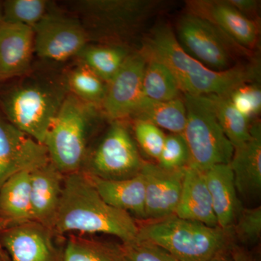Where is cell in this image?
Returning <instances> with one entry per match:
<instances>
[{
  "instance_id": "cell-14",
  "label": "cell",
  "mask_w": 261,
  "mask_h": 261,
  "mask_svg": "<svg viewBox=\"0 0 261 261\" xmlns=\"http://www.w3.org/2000/svg\"><path fill=\"white\" fill-rule=\"evenodd\" d=\"M186 168L168 170L156 163L144 162L140 173L145 185V221L175 215Z\"/></svg>"
},
{
  "instance_id": "cell-20",
  "label": "cell",
  "mask_w": 261,
  "mask_h": 261,
  "mask_svg": "<svg viewBox=\"0 0 261 261\" xmlns=\"http://www.w3.org/2000/svg\"><path fill=\"white\" fill-rule=\"evenodd\" d=\"M175 216L213 227L219 226L204 171L190 166L185 168L181 196Z\"/></svg>"
},
{
  "instance_id": "cell-34",
  "label": "cell",
  "mask_w": 261,
  "mask_h": 261,
  "mask_svg": "<svg viewBox=\"0 0 261 261\" xmlns=\"http://www.w3.org/2000/svg\"><path fill=\"white\" fill-rule=\"evenodd\" d=\"M234 108L247 119L258 116L261 111V90L256 82L244 84L228 95Z\"/></svg>"
},
{
  "instance_id": "cell-40",
  "label": "cell",
  "mask_w": 261,
  "mask_h": 261,
  "mask_svg": "<svg viewBox=\"0 0 261 261\" xmlns=\"http://www.w3.org/2000/svg\"><path fill=\"white\" fill-rule=\"evenodd\" d=\"M0 261H3V259H2L1 257H0Z\"/></svg>"
},
{
  "instance_id": "cell-31",
  "label": "cell",
  "mask_w": 261,
  "mask_h": 261,
  "mask_svg": "<svg viewBox=\"0 0 261 261\" xmlns=\"http://www.w3.org/2000/svg\"><path fill=\"white\" fill-rule=\"evenodd\" d=\"M188 146L181 134L166 135L161 155L157 163L161 168L168 170L181 169L190 165Z\"/></svg>"
},
{
  "instance_id": "cell-9",
  "label": "cell",
  "mask_w": 261,
  "mask_h": 261,
  "mask_svg": "<svg viewBox=\"0 0 261 261\" xmlns=\"http://www.w3.org/2000/svg\"><path fill=\"white\" fill-rule=\"evenodd\" d=\"M34 53L39 58L63 62L77 56L88 44L89 34L80 20L47 13L33 28Z\"/></svg>"
},
{
  "instance_id": "cell-5",
  "label": "cell",
  "mask_w": 261,
  "mask_h": 261,
  "mask_svg": "<svg viewBox=\"0 0 261 261\" xmlns=\"http://www.w3.org/2000/svg\"><path fill=\"white\" fill-rule=\"evenodd\" d=\"M100 110L70 93L65 98L44 142L49 161L64 176L82 170Z\"/></svg>"
},
{
  "instance_id": "cell-38",
  "label": "cell",
  "mask_w": 261,
  "mask_h": 261,
  "mask_svg": "<svg viewBox=\"0 0 261 261\" xmlns=\"http://www.w3.org/2000/svg\"><path fill=\"white\" fill-rule=\"evenodd\" d=\"M209 261H228L227 259L224 256V255H219V256H217L214 257V258L211 259V260Z\"/></svg>"
},
{
  "instance_id": "cell-16",
  "label": "cell",
  "mask_w": 261,
  "mask_h": 261,
  "mask_svg": "<svg viewBox=\"0 0 261 261\" xmlns=\"http://www.w3.org/2000/svg\"><path fill=\"white\" fill-rule=\"evenodd\" d=\"M34 53L32 28L0 22V80L25 75Z\"/></svg>"
},
{
  "instance_id": "cell-27",
  "label": "cell",
  "mask_w": 261,
  "mask_h": 261,
  "mask_svg": "<svg viewBox=\"0 0 261 261\" xmlns=\"http://www.w3.org/2000/svg\"><path fill=\"white\" fill-rule=\"evenodd\" d=\"M63 261H125L119 245L70 236L63 248Z\"/></svg>"
},
{
  "instance_id": "cell-39",
  "label": "cell",
  "mask_w": 261,
  "mask_h": 261,
  "mask_svg": "<svg viewBox=\"0 0 261 261\" xmlns=\"http://www.w3.org/2000/svg\"><path fill=\"white\" fill-rule=\"evenodd\" d=\"M1 18H2V9H1V7H0V22H1Z\"/></svg>"
},
{
  "instance_id": "cell-28",
  "label": "cell",
  "mask_w": 261,
  "mask_h": 261,
  "mask_svg": "<svg viewBox=\"0 0 261 261\" xmlns=\"http://www.w3.org/2000/svg\"><path fill=\"white\" fill-rule=\"evenodd\" d=\"M65 83L69 93L84 102L101 108L108 84L88 67L79 63L67 75Z\"/></svg>"
},
{
  "instance_id": "cell-32",
  "label": "cell",
  "mask_w": 261,
  "mask_h": 261,
  "mask_svg": "<svg viewBox=\"0 0 261 261\" xmlns=\"http://www.w3.org/2000/svg\"><path fill=\"white\" fill-rule=\"evenodd\" d=\"M120 248L125 261H178L163 247L140 238L122 243Z\"/></svg>"
},
{
  "instance_id": "cell-15",
  "label": "cell",
  "mask_w": 261,
  "mask_h": 261,
  "mask_svg": "<svg viewBox=\"0 0 261 261\" xmlns=\"http://www.w3.org/2000/svg\"><path fill=\"white\" fill-rule=\"evenodd\" d=\"M188 13L207 20L245 49L256 44L258 27L255 20L247 18L226 1L195 0L187 3Z\"/></svg>"
},
{
  "instance_id": "cell-30",
  "label": "cell",
  "mask_w": 261,
  "mask_h": 261,
  "mask_svg": "<svg viewBox=\"0 0 261 261\" xmlns=\"http://www.w3.org/2000/svg\"><path fill=\"white\" fill-rule=\"evenodd\" d=\"M135 140L149 159L157 162L162 151L166 135L163 130L144 120L135 119L133 123Z\"/></svg>"
},
{
  "instance_id": "cell-10",
  "label": "cell",
  "mask_w": 261,
  "mask_h": 261,
  "mask_svg": "<svg viewBox=\"0 0 261 261\" xmlns=\"http://www.w3.org/2000/svg\"><path fill=\"white\" fill-rule=\"evenodd\" d=\"M77 8L92 28L108 34L135 30L157 9L152 0H83Z\"/></svg>"
},
{
  "instance_id": "cell-7",
  "label": "cell",
  "mask_w": 261,
  "mask_h": 261,
  "mask_svg": "<svg viewBox=\"0 0 261 261\" xmlns=\"http://www.w3.org/2000/svg\"><path fill=\"white\" fill-rule=\"evenodd\" d=\"M175 35L189 56L215 71L233 68L234 56L250 53L205 19L190 13L178 19Z\"/></svg>"
},
{
  "instance_id": "cell-8",
  "label": "cell",
  "mask_w": 261,
  "mask_h": 261,
  "mask_svg": "<svg viewBox=\"0 0 261 261\" xmlns=\"http://www.w3.org/2000/svg\"><path fill=\"white\" fill-rule=\"evenodd\" d=\"M144 162L124 122L114 121L81 171L102 179H126L140 174Z\"/></svg>"
},
{
  "instance_id": "cell-1",
  "label": "cell",
  "mask_w": 261,
  "mask_h": 261,
  "mask_svg": "<svg viewBox=\"0 0 261 261\" xmlns=\"http://www.w3.org/2000/svg\"><path fill=\"white\" fill-rule=\"evenodd\" d=\"M140 51L166 65L184 94L228 96L240 85L260 78V68L255 63L236 65L224 71L207 68L184 50L175 33L166 25L152 29Z\"/></svg>"
},
{
  "instance_id": "cell-2",
  "label": "cell",
  "mask_w": 261,
  "mask_h": 261,
  "mask_svg": "<svg viewBox=\"0 0 261 261\" xmlns=\"http://www.w3.org/2000/svg\"><path fill=\"white\" fill-rule=\"evenodd\" d=\"M140 225L132 215L108 205L82 171L65 175L53 231L106 233L128 243L138 238Z\"/></svg>"
},
{
  "instance_id": "cell-26",
  "label": "cell",
  "mask_w": 261,
  "mask_h": 261,
  "mask_svg": "<svg viewBox=\"0 0 261 261\" xmlns=\"http://www.w3.org/2000/svg\"><path fill=\"white\" fill-rule=\"evenodd\" d=\"M215 113L223 132L234 147L252 137L250 121L243 116L230 101L228 96L210 95Z\"/></svg>"
},
{
  "instance_id": "cell-23",
  "label": "cell",
  "mask_w": 261,
  "mask_h": 261,
  "mask_svg": "<svg viewBox=\"0 0 261 261\" xmlns=\"http://www.w3.org/2000/svg\"><path fill=\"white\" fill-rule=\"evenodd\" d=\"M130 118L150 122L162 130L181 134L187 121L184 98L168 101H154L143 97Z\"/></svg>"
},
{
  "instance_id": "cell-17",
  "label": "cell",
  "mask_w": 261,
  "mask_h": 261,
  "mask_svg": "<svg viewBox=\"0 0 261 261\" xmlns=\"http://www.w3.org/2000/svg\"><path fill=\"white\" fill-rule=\"evenodd\" d=\"M64 176L50 161L31 172V201L34 221L51 231L61 202Z\"/></svg>"
},
{
  "instance_id": "cell-35",
  "label": "cell",
  "mask_w": 261,
  "mask_h": 261,
  "mask_svg": "<svg viewBox=\"0 0 261 261\" xmlns=\"http://www.w3.org/2000/svg\"><path fill=\"white\" fill-rule=\"evenodd\" d=\"M226 2L247 18L249 15L254 14L258 8V2L255 0H226Z\"/></svg>"
},
{
  "instance_id": "cell-18",
  "label": "cell",
  "mask_w": 261,
  "mask_h": 261,
  "mask_svg": "<svg viewBox=\"0 0 261 261\" xmlns=\"http://www.w3.org/2000/svg\"><path fill=\"white\" fill-rule=\"evenodd\" d=\"M252 137L233 148L229 166L237 191L244 197H257L261 192V133L260 125L251 128Z\"/></svg>"
},
{
  "instance_id": "cell-4",
  "label": "cell",
  "mask_w": 261,
  "mask_h": 261,
  "mask_svg": "<svg viewBox=\"0 0 261 261\" xmlns=\"http://www.w3.org/2000/svg\"><path fill=\"white\" fill-rule=\"evenodd\" d=\"M66 83L47 78H31L0 97L8 121L44 145L46 136L65 98Z\"/></svg>"
},
{
  "instance_id": "cell-22",
  "label": "cell",
  "mask_w": 261,
  "mask_h": 261,
  "mask_svg": "<svg viewBox=\"0 0 261 261\" xmlns=\"http://www.w3.org/2000/svg\"><path fill=\"white\" fill-rule=\"evenodd\" d=\"M32 171L15 173L0 187V217L10 226L34 221L31 201Z\"/></svg>"
},
{
  "instance_id": "cell-12",
  "label": "cell",
  "mask_w": 261,
  "mask_h": 261,
  "mask_svg": "<svg viewBox=\"0 0 261 261\" xmlns=\"http://www.w3.org/2000/svg\"><path fill=\"white\" fill-rule=\"evenodd\" d=\"M55 236L50 228L30 221L5 228L0 241L9 261H63V248L57 246Z\"/></svg>"
},
{
  "instance_id": "cell-29",
  "label": "cell",
  "mask_w": 261,
  "mask_h": 261,
  "mask_svg": "<svg viewBox=\"0 0 261 261\" xmlns=\"http://www.w3.org/2000/svg\"><path fill=\"white\" fill-rule=\"evenodd\" d=\"M45 0H7L3 3L1 21L34 28L47 14Z\"/></svg>"
},
{
  "instance_id": "cell-21",
  "label": "cell",
  "mask_w": 261,
  "mask_h": 261,
  "mask_svg": "<svg viewBox=\"0 0 261 261\" xmlns=\"http://www.w3.org/2000/svg\"><path fill=\"white\" fill-rule=\"evenodd\" d=\"M87 175L106 203L134 214L138 219L145 220V185L141 173L135 177L121 180L102 179Z\"/></svg>"
},
{
  "instance_id": "cell-36",
  "label": "cell",
  "mask_w": 261,
  "mask_h": 261,
  "mask_svg": "<svg viewBox=\"0 0 261 261\" xmlns=\"http://www.w3.org/2000/svg\"><path fill=\"white\" fill-rule=\"evenodd\" d=\"M230 250L233 261H253L247 250L238 245H231Z\"/></svg>"
},
{
  "instance_id": "cell-25",
  "label": "cell",
  "mask_w": 261,
  "mask_h": 261,
  "mask_svg": "<svg viewBox=\"0 0 261 261\" xmlns=\"http://www.w3.org/2000/svg\"><path fill=\"white\" fill-rule=\"evenodd\" d=\"M142 78V94L154 101H168L180 97L179 87L169 68L163 63L146 58Z\"/></svg>"
},
{
  "instance_id": "cell-37",
  "label": "cell",
  "mask_w": 261,
  "mask_h": 261,
  "mask_svg": "<svg viewBox=\"0 0 261 261\" xmlns=\"http://www.w3.org/2000/svg\"><path fill=\"white\" fill-rule=\"evenodd\" d=\"M8 226H10L9 223L0 217V235H1V233L3 232V230L8 227ZM0 257L3 259V261H9V257H8V254H7V252L5 251L4 249H3V246H2L1 241H0Z\"/></svg>"
},
{
  "instance_id": "cell-33",
  "label": "cell",
  "mask_w": 261,
  "mask_h": 261,
  "mask_svg": "<svg viewBox=\"0 0 261 261\" xmlns=\"http://www.w3.org/2000/svg\"><path fill=\"white\" fill-rule=\"evenodd\" d=\"M233 238L245 245L258 243L261 235V207L243 208L232 227Z\"/></svg>"
},
{
  "instance_id": "cell-19",
  "label": "cell",
  "mask_w": 261,
  "mask_h": 261,
  "mask_svg": "<svg viewBox=\"0 0 261 261\" xmlns=\"http://www.w3.org/2000/svg\"><path fill=\"white\" fill-rule=\"evenodd\" d=\"M204 173L218 226L230 229L243 208L231 168L228 164L216 165L205 170Z\"/></svg>"
},
{
  "instance_id": "cell-11",
  "label": "cell",
  "mask_w": 261,
  "mask_h": 261,
  "mask_svg": "<svg viewBox=\"0 0 261 261\" xmlns=\"http://www.w3.org/2000/svg\"><path fill=\"white\" fill-rule=\"evenodd\" d=\"M147 60L140 51L130 53L107 85L101 111L111 121L130 118L142 98V78Z\"/></svg>"
},
{
  "instance_id": "cell-3",
  "label": "cell",
  "mask_w": 261,
  "mask_h": 261,
  "mask_svg": "<svg viewBox=\"0 0 261 261\" xmlns=\"http://www.w3.org/2000/svg\"><path fill=\"white\" fill-rule=\"evenodd\" d=\"M156 244L178 261H209L231 248L232 230L169 216L140 226L138 238Z\"/></svg>"
},
{
  "instance_id": "cell-13",
  "label": "cell",
  "mask_w": 261,
  "mask_h": 261,
  "mask_svg": "<svg viewBox=\"0 0 261 261\" xmlns=\"http://www.w3.org/2000/svg\"><path fill=\"white\" fill-rule=\"evenodd\" d=\"M49 161L45 146L0 118V187L15 173Z\"/></svg>"
},
{
  "instance_id": "cell-24",
  "label": "cell",
  "mask_w": 261,
  "mask_h": 261,
  "mask_svg": "<svg viewBox=\"0 0 261 261\" xmlns=\"http://www.w3.org/2000/svg\"><path fill=\"white\" fill-rule=\"evenodd\" d=\"M129 54L128 49L121 45L88 44L77 57L81 63L108 84L121 69Z\"/></svg>"
},
{
  "instance_id": "cell-6",
  "label": "cell",
  "mask_w": 261,
  "mask_h": 261,
  "mask_svg": "<svg viewBox=\"0 0 261 261\" xmlns=\"http://www.w3.org/2000/svg\"><path fill=\"white\" fill-rule=\"evenodd\" d=\"M187 121L183 133L190 152V165L205 171L216 165L229 164L233 147L226 137L209 96L184 94Z\"/></svg>"
}]
</instances>
